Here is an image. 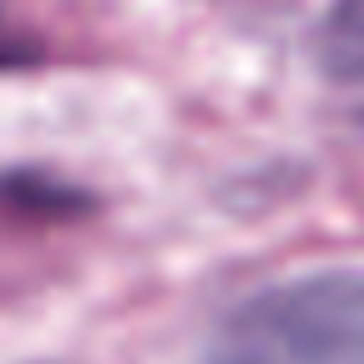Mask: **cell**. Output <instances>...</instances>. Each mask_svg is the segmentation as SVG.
<instances>
[{"label":"cell","mask_w":364,"mask_h":364,"mask_svg":"<svg viewBox=\"0 0 364 364\" xmlns=\"http://www.w3.org/2000/svg\"><path fill=\"white\" fill-rule=\"evenodd\" d=\"M200 364H364V274L329 269L250 294Z\"/></svg>","instance_id":"cell-1"},{"label":"cell","mask_w":364,"mask_h":364,"mask_svg":"<svg viewBox=\"0 0 364 364\" xmlns=\"http://www.w3.org/2000/svg\"><path fill=\"white\" fill-rule=\"evenodd\" d=\"M319 75L364 110V0H334L314 31Z\"/></svg>","instance_id":"cell-2"},{"label":"cell","mask_w":364,"mask_h":364,"mask_svg":"<svg viewBox=\"0 0 364 364\" xmlns=\"http://www.w3.org/2000/svg\"><path fill=\"white\" fill-rule=\"evenodd\" d=\"M50 60V36L31 16V0H0V70H36Z\"/></svg>","instance_id":"cell-3"}]
</instances>
